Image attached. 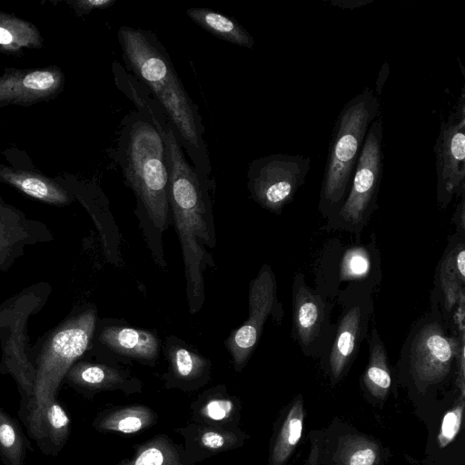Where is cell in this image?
<instances>
[{
  "instance_id": "cell-1",
  "label": "cell",
  "mask_w": 465,
  "mask_h": 465,
  "mask_svg": "<svg viewBox=\"0 0 465 465\" xmlns=\"http://www.w3.org/2000/svg\"><path fill=\"white\" fill-rule=\"evenodd\" d=\"M123 92L160 133L170 172L169 203L183 256L186 297L192 314L204 302L203 273L214 262L208 249L215 246L212 193L215 183L186 159L172 123L149 90L137 79L127 78Z\"/></svg>"
},
{
  "instance_id": "cell-2",
  "label": "cell",
  "mask_w": 465,
  "mask_h": 465,
  "mask_svg": "<svg viewBox=\"0 0 465 465\" xmlns=\"http://www.w3.org/2000/svg\"><path fill=\"white\" fill-rule=\"evenodd\" d=\"M464 326L451 329L440 307L429 310L411 325L392 367L397 389L406 391L414 414L423 422L440 397L455 386L465 387Z\"/></svg>"
},
{
  "instance_id": "cell-3",
  "label": "cell",
  "mask_w": 465,
  "mask_h": 465,
  "mask_svg": "<svg viewBox=\"0 0 465 465\" xmlns=\"http://www.w3.org/2000/svg\"><path fill=\"white\" fill-rule=\"evenodd\" d=\"M117 37L126 66L163 107L192 165L211 176L198 106L188 95L162 43L151 31L127 25L118 29Z\"/></svg>"
},
{
  "instance_id": "cell-4",
  "label": "cell",
  "mask_w": 465,
  "mask_h": 465,
  "mask_svg": "<svg viewBox=\"0 0 465 465\" xmlns=\"http://www.w3.org/2000/svg\"><path fill=\"white\" fill-rule=\"evenodd\" d=\"M116 155L126 184L136 197L141 223L161 238L171 219L166 150L160 133L138 110L122 122Z\"/></svg>"
},
{
  "instance_id": "cell-5",
  "label": "cell",
  "mask_w": 465,
  "mask_h": 465,
  "mask_svg": "<svg viewBox=\"0 0 465 465\" xmlns=\"http://www.w3.org/2000/svg\"><path fill=\"white\" fill-rule=\"evenodd\" d=\"M380 100L370 88L349 100L334 123L320 190L318 211L326 220L344 202L371 122L381 113Z\"/></svg>"
},
{
  "instance_id": "cell-6",
  "label": "cell",
  "mask_w": 465,
  "mask_h": 465,
  "mask_svg": "<svg viewBox=\"0 0 465 465\" xmlns=\"http://www.w3.org/2000/svg\"><path fill=\"white\" fill-rule=\"evenodd\" d=\"M96 311L86 309L68 318L45 341L37 360L34 391L27 404L26 426L35 440H43V419L69 369L89 347Z\"/></svg>"
},
{
  "instance_id": "cell-7",
  "label": "cell",
  "mask_w": 465,
  "mask_h": 465,
  "mask_svg": "<svg viewBox=\"0 0 465 465\" xmlns=\"http://www.w3.org/2000/svg\"><path fill=\"white\" fill-rule=\"evenodd\" d=\"M314 288L333 302L358 293H373L381 279V259L376 235L367 242H325L313 265Z\"/></svg>"
},
{
  "instance_id": "cell-8",
  "label": "cell",
  "mask_w": 465,
  "mask_h": 465,
  "mask_svg": "<svg viewBox=\"0 0 465 465\" xmlns=\"http://www.w3.org/2000/svg\"><path fill=\"white\" fill-rule=\"evenodd\" d=\"M383 122L381 114L371 122L365 136L352 180L338 212L326 220L322 229L341 231L361 241V232L378 210V197L383 171Z\"/></svg>"
},
{
  "instance_id": "cell-9",
  "label": "cell",
  "mask_w": 465,
  "mask_h": 465,
  "mask_svg": "<svg viewBox=\"0 0 465 465\" xmlns=\"http://www.w3.org/2000/svg\"><path fill=\"white\" fill-rule=\"evenodd\" d=\"M312 160L302 154L273 153L252 161L248 167L251 198L280 214L305 183Z\"/></svg>"
},
{
  "instance_id": "cell-10",
  "label": "cell",
  "mask_w": 465,
  "mask_h": 465,
  "mask_svg": "<svg viewBox=\"0 0 465 465\" xmlns=\"http://www.w3.org/2000/svg\"><path fill=\"white\" fill-rule=\"evenodd\" d=\"M338 303L341 310L333 338L319 359L320 368L331 387L338 385L348 375L360 346L368 335L374 311L373 293L353 294Z\"/></svg>"
},
{
  "instance_id": "cell-11",
  "label": "cell",
  "mask_w": 465,
  "mask_h": 465,
  "mask_svg": "<svg viewBox=\"0 0 465 465\" xmlns=\"http://www.w3.org/2000/svg\"><path fill=\"white\" fill-rule=\"evenodd\" d=\"M334 302L310 286L305 275L297 272L292 284V337L304 356L319 360L330 346L336 322H332Z\"/></svg>"
},
{
  "instance_id": "cell-12",
  "label": "cell",
  "mask_w": 465,
  "mask_h": 465,
  "mask_svg": "<svg viewBox=\"0 0 465 465\" xmlns=\"http://www.w3.org/2000/svg\"><path fill=\"white\" fill-rule=\"evenodd\" d=\"M465 388L442 394L430 415L420 465H465Z\"/></svg>"
},
{
  "instance_id": "cell-13",
  "label": "cell",
  "mask_w": 465,
  "mask_h": 465,
  "mask_svg": "<svg viewBox=\"0 0 465 465\" xmlns=\"http://www.w3.org/2000/svg\"><path fill=\"white\" fill-rule=\"evenodd\" d=\"M436 162V198L446 209L454 196L465 193V92L461 89L459 103L441 122L434 145Z\"/></svg>"
},
{
  "instance_id": "cell-14",
  "label": "cell",
  "mask_w": 465,
  "mask_h": 465,
  "mask_svg": "<svg viewBox=\"0 0 465 465\" xmlns=\"http://www.w3.org/2000/svg\"><path fill=\"white\" fill-rule=\"evenodd\" d=\"M283 314L282 305L278 299L275 274L270 265L264 264L250 284L249 317L226 341L235 369L245 365L257 345L267 319L272 316L280 324Z\"/></svg>"
},
{
  "instance_id": "cell-15",
  "label": "cell",
  "mask_w": 465,
  "mask_h": 465,
  "mask_svg": "<svg viewBox=\"0 0 465 465\" xmlns=\"http://www.w3.org/2000/svg\"><path fill=\"white\" fill-rule=\"evenodd\" d=\"M430 301L438 303L444 322L458 330L457 318L465 310V234L454 232L438 262Z\"/></svg>"
},
{
  "instance_id": "cell-16",
  "label": "cell",
  "mask_w": 465,
  "mask_h": 465,
  "mask_svg": "<svg viewBox=\"0 0 465 465\" xmlns=\"http://www.w3.org/2000/svg\"><path fill=\"white\" fill-rule=\"evenodd\" d=\"M391 457L380 440L339 418L324 429L323 465H385Z\"/></svg>"
},
{
  "instance_id": "cell-17",
  "label": "cell",
  "mask_w": 465,
  "mask_h": 465,
  "mask_svg": "<svg viewBox=\"0 0 465 465\" xmlns=\"http://www.w3.org/2000/svg\"><path fill=\"white\" fill-rule=\"evenodd\" d=\"M65 77L57 65L18 69L5 67L0 75V109L7 105L28 107L57 97Z\"/></svg>"
},
{
  "instance_id": "cell-18",
  "label": "cell",
  "mask_w": 465,
  "mask_h": 465,
  "mask_svg": "<svg viewBox=\"0 0 465 465\" xmlns=\"http://www.w3.org/2000/svg\"><path fill=\"white\" fill-rule=\"evenodd\" d=\"M8 151L16 160L6 157L11 166L0 163L1 183L52 205H67L75 199V182L58 176L49 177L35 168L25 153L16 148Z\"/></svg>"
},
{
  "instance_id": "cell-19",
  "label": "cell",
  "mask_w": 465,
  "mask_h": 465,
  "mask_svg": "<svg viewBox=\"0 0 465 465\" xmlns=\"http://www.w3.org/2000/svg\"><path fill=\"white\" fill-rule=\"evenodd\" d=\"M50 240L52 234L45 224L27 219L0 196V272L23 255L25 245Z\"/></svg>"
},
{
  "instance_id": "cell-20",
  "label": "cell",
  "mask_w": 465,
  "mask_h": 465,
  "mask_svg": "<svg viewBox=\"0 0 465 465\" xmlns=\"http://www.w3.org/2000/svg\"><path fill=\"white\" fill-rule=\"evenodd\" d=\"M368 345V361L360 378V388L369 403L382 408L391 393L397 399L398 389L385 344L375 326L370 331Z\"/></svg>"
},
{
  "instance_id": "cell-21",
  "label": "cell",
  "mask_w": 465,
  "mask_h": 465,
  "mask_svg": "<svg viewBox=\"0 0 465 465\" xmlns=\"http://www.w3.org/2000/svg\"><path fill=\"white\" fill-rule=\"evenodd\" d=\"M305 418L304 400L299 393L284 406L275 423L268 465L289 464L302 440Z\"/></svg>"
},
{
  "instance_id": "cell-22",
  "label": "cell",
  "mask_w": 465,
  "mask_h": 465,
  "mask_svg": "<svg viewBox=\"0 0 465 465\" xmlns=\"http://www.w3.org/2000/svg\"><path fill=\"white\" fill-rule=\"evenodd\" d=\"M99 341L114 352L136 360L153 361L158 355V339L145 330L108 325L101 331Z\"/></svg>"
},
{
  "instance_id": "cell-23",
  "label": "cell",
  "mask_w": 465,
  "mask_h": 465,
  "mask_svg": "<svg viewBox=\"0 0 465 465\" xmlns=\"http://www.w3.org/2000/svg\"><path fill=\"white\" fill-rule=\"evenodd\" d=\"M44 39L29 21L0 11V54L21 55L25 49H41Z\"/></svg>"
},
{
  "instance_id": "cell-24",
  "label": "cell",
  "mask_w": 465,
  "mask_h": 465,
  "mask_svg": "<svg viewBox=\"0 0 465 465\" xmlns=\"http://www.w3.org/2000/svg\"><path fill=\"white\" fill-rule=\"evenodd\" d=\"M186 15L215 37L239 46L252 48V36L235 19L204 7H192Z\"/></svg>"
},
{
  "instance_id": "cell-25",
  "label": "cell",
  "mask_w": 465,
  "mask_h": 465,
  "mask_svg": "<svg viewBox=\"0 0 465 465\" xmlns=\"http://www.w3.org/2000/svg\"><path fill=\"white\" fill-rule=\"evenodd\" d=\"M27 447L17 421L0 408V459L4 465H24Z\"/></svg>"
},
{
  "instance_id": "cell-26",
  "label": "cell",
  "mask_w": 465,
  "mask_h": 465,
  "mask_svg": "<svg viewBox=\"0 0 465 465\" xmlns=\"http://www.w3.org/2000/svg\"><path fill=\"white\" fill-rule=\"evenodd\" d=\"M66 380L73 386L96 390L109 387L121 380L116 370L90 362H75L65 374Z\"/></svg>"
},
{
  "instance_id": "cell-27",
  "label": "cell",
  "mask_w": 465,
  "mask_h": 465,
  "mask_svg": "<svg viewBox=\"0 0 465 465\" xmlns=\"http://www.w3.org/2000/svg\"><path fill=\"white\" fill-rule=\"evenodd\" d=\"M167 349L172 368L176 376L183 380L193 379L207 368L208 361L185 345L169 341Z\"/></svg>"
},
{
  "instance_id": "cell-28",
  "label": "cell",
  "mask_w": 465,
  "mask_h": 465,
  "mask_svg": "<svg viewBox=\"0 0 465 465\" xmlns=\"http://www.w3.org/2000/svg\"><path fill=\"white\" fill-rule=\"evenodd\" d=\"M70 418L56 401L50 402L43 419V439L47 438L59 450L67 440L70 431Z\"/></svg>"
},
{
  "instance_id": "cell-29",
  "label": "cell",
  "mask_w": 465,
  "mask_h": 465,
  "mask_svg": "<svg viewBox=\"0 0 465 465\" xmlns=\"http://www.w3.org/2000/svg\"><path fill=\"white\" fill-rule=\"evenodd\" d=\"M148 415L142 409H126L104 419L100 422V427L127 434L134 433L148 423Z\"/></svg>"
},
{
  "instance_id": "cell-30",
  "label": "cell",
  "mask_w": 465,
  "mask_h": 465,
  "mask_svg": "<svg viewBox=\"0 0 465 465\" xmlns=\"http://www.w3.org/2000/svg\"><path fill=\"white\" fill-rule=\"evenodd\" d=\"M310 450L304 465H323L324 430H313L308 435Z\"/></svg>"
},
{
  "instance_id": "cell-31",
  "label": "cell",
  "mask_w": 465,
  "mask_h": 465,
  "mask_svg": "<svg viewBox=\"0 0 465 465\" xmlns=\"http://www.w3.org/2000/svg\"><path fill=\"white\" fill-rule=\"evenodd\" d=\"M117 0H70L66 3L72 7L74 14L83 16L94 10L106 9L113 6Z\"/></svg>"
},
{
  "instance_id": "cell-32",
  "label": "cell",
  "mask_w": 465,
  "mask_h": 465,
  "mask_svg": "<svg viewBox=\"0 0 465 465\" xmlns=\"http://www.w3.org/2000/svg\"><path fill=\"white\" fill-rule=\"evenodd\" d=\"M232 402L229 400H213L204 407L205 415L213 420H222L229 416Z\"/></svg>"
},
{
  "instance_id": "cell-33",
  "label": "cell",
  "mask_w": 465,
  "mask_h": 465,
  "mask_svg": "<svg viewBox=\"0 0 465 465\" xmlns=\"http://www.w3.org/2000/svg\"><path fill=\"white\" fill-rule=\"evenodd\" d=\"M164 463L165 455L163 450L156 446H152L139 454L134 465H164Z\"/></svg>"
},
{
  "instance_id": "cell-34",
  "label": "cell",
  "mask_w": 465,
  "mask_h": 465,
  "mask_svg": "<svg viewBox=\"0 0 465 465\" xmlns=\"http://www.w3.org/2000/svg\"><path fill=\"white\" fill-rule=\"evenodd\" d=\"M202 443L208 449L219 450L226 444L225 437L216 431H206L201 439Z\"/></svg>"
},
{
  "instance_id": "cell-35",
  "label": "cell",
  "mask_w": 465,
  "mask_h": 465,
  "mask_svg": "<svg viewBox=\"0 0 465 465\" xmlns=\"http://www.w3.org/2000/svg\"><path fill=\"white\" fill-rule=\"evenodd\" d=\"M460 198V201L456 206L451 222L456 225V232L465 234V193Z\"/></svg>"
},
{
  "instance_id": "cell-36",
  "label": "cell",
  "mask_w": 465,
  "mask_h": 465,
  "mask_svg": "<svg viewBox=\"0 0 465 465\" xmlns=\"http://www.w3.org/2000/svg\"><path fill=\"white\" fill-rule=\"evenodd\" d=\"M371 0H335L330 1V4L341 8H350L353 9L355 7H361L362 5H368Z\"/></svg>"
},
{
  "instance_id": "cell-37",
  "label": "cell",
  "mask_w": 465,
  "mask_h": 465,
  "mask_svg": "<svg viewBox=\"0 0 465 465\" xmlns=\"http://www.w3.org/2000/svg\"><path fill=\"white\" fill-rule=\"evenodd\" d=\"M412 464H413V465H419V464H417V463H413V462H412Z\"/></svg>"
}]
</instances>
